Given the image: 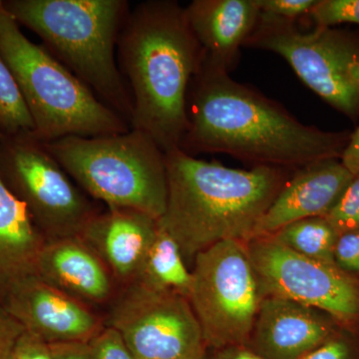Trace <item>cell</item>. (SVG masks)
I'll use <instances>...</instances> for the list:
<instances>
[{
    "label": "cell",
    "instance_id": "6da1fadb",
    "mask_svg": "<svg viewBox=\"0 0 359 359\" xmlns=\"http://www.w3.org/2000/svg\"><path fill=\"white\" fill-rule=\"evenodd\" d=\"M188 130L180 149L188 155L224 153L252 167L299 170L340 159L351 133L299 122L280 104L231 79L203 55L187 97Z\"/></svg>",
    "mask_w": 359,
    "mask_h": 359
},
{
    "label": "cell",
    "instance_id": "7c38bea8",
    "mask_svg": "<svg viewBox=\"0 0 359 359\" xmlns=\"http://www.w3.org/2000/svg\"><path fill=\"white\" fill-rule=\"evenodd\" d=\"M0 306L26 332L49 344H87L105 327L103 314L39 276L21 283Z\"/></svg>",
    "mask_w": 359,
    "mask_h": 359
},
{
    "label": "cell",
    "instance_id": "ffe728a7",
    "mask_svg": "<svg viewBox=\"0 0 359 359\" xmlns=\"http://www.w3.org/2000/svg\"><path fill=\"white\" fill-rule=\"evenodd\" d=\"M271 236L302 256L335 264L334 248L339 235L325 217L294 222Z\"/></svg>",
    "mask_w": 359,
    "mask_h": 359
},
{
    "label": "cell",
    "instance_id": "484cf974",
    "mask_svg": "<svg viewBox=\"0 0 359 359\" xmlns=\"http://www.w3.org/2000/svg\"><path fill=\"white\" fill-rule=\"evenodd\" d=\"M334 263L346 273H359V231L340 233L334 248Z\"/></svg>",
    "mask_w": 359,
    "mask_h": 359
},
{
    "label": "cell",
    "instance_id": "7a4b0ae2",
    "mask_svg": "<svg viewBox=\"0 0 359 359\" xmlns=\"http://www.w3.org/2000/svg\"><path fill=\"white\" fill-rule=\"evenodd\" d=\"M117 62L131 94V129L147 134L166 154L187 130V97L202 61L185 7L149 0L130 8L117 41Z\"/></svg>",
    "mask_w": 359,
    "mask_h": 359
},
{
    "label": "cell",
    "instance_id": "d6a6232c",
    "mask_svg": "<svg viewBox=\"0 0 359 359\" xmlns=\"http://www.w3.org/2000/svg\"><path fill=\"white\" fill-rule=\"evenodd\" d=\"M0 137H1V133H0Z\"/></svg>",
    "mask_w": 359,
    "mask_h": 359
},
{
    "label": "cell",
    "instance_id": "f1b7e54d",
    "mask_svg": "<svg viewBox=\"0 0 359 359\" xmlns=\"http://www.w3.org/2000/svg\"><path fill=\"white\" fill-rule=\"evenodd\" d=\"M25 332L13 316L0 306V359H8L14 344Z\"/></svg>",
    "mask_w": 359,
    "mask_h": 359
},
{
    "label": "cell",
    "instance_id": "3957f363",
    "mask_svg": "<svg viewBox=\"0 0 359 359\" xmlns=\"http://www.w3.org/2000/svg\"><path fill=\"white\" fill-rule=\"evenodd\" d=\"M167 201L160 228L178 244L189 268L203 250L224 241L252 240L259 219L290 179V170L224 167L166 153Z\"/></svg>",
    "mask_w": 359,
    "mask_h": 359
},
{
    "label": "cell",
    "instance_id": "4316f807",
    "mask_svg": "<svg viewBox=\"0 0 359 359\" xmlns=\"http://www.w3.org/2000/svg\"><path fill=\"white\" fill-rule=\"evenodd\" d=\"M299 359H358V353L351 341L334 334Z\"/></svg>",
    "mask_w": 359,
    "mask_h": 359
},
{
    "label": "cell",
    "instance_id": "8992f818",
    "mask_svg": "<svg viewBox=\"0 0 359 359\" xmlns=\"http://www.w3.org/2000/svg\"><path fill=\"white\" fill-rule=\"evenodd\" d=\"M43 144L92 199L157 219L164 214L166 155L147 134L131 129L105 136L63 137Z\"/></svg>",
    "mask_w": 359,
    "mask_h": 359
},
{
    "label": "cell",
    "instance_id": "5bb4252c",
    "mask_svg": "<svg viewBox=\"0 0 359 359\" xmlns=\"http://www.w3.org/2000/svg\"><path fill=\"white\" fill-rule=\"evenodd\" d=\"M353 178L340 159L318 161L295 170L259 219L252 238L273 235L301 219L327 216Z\"/></svg>",
    "mask_w": 359,
    "mask_h": 359
},
{
    "label": "cell",
    "instance_id": "30bf717a",
    "mask_svg": "<svg viewBox=\"0 0 359 359\" xmlns=\"http://www.w3.org/2000/svg\"><path fill=\"white\" fill-rule=\"evenodd\" d=\"M105 311L106 327L122 335L137 359H204V334L183 295L132 283L119 287Z\"/></svg>",
    "mask_w": 359,
    "mask_h": 359
},
{
    "label": "cell",
    "instance_id": "5b68a950",
    "mask_svg": "<svg viewBox=\"0 0 359 359\" xmlns=\"http://www.w3.org/2000/svg\"><path fill=\"white\" fill-rule=\"evenodd\" d=\"M0 54L13 73L34 123L33 136L46 143L67 136L126 133L129 123L108 107L43 45L30 41L0 0Z\"/></svg>",
    "mask_w": 359,
    "mask_h": 359
},
{
    "label": "cell",
    "instance_id": "ba28073f",
    "mask_svg": "<svg viewBox=\"0 0 359 359\" xmlns=\"http://www.w3.org/2000/svg\"><path fill=\"white\" fill-rule=\"evenodd\" d=\"M0 179L47 241L79 236L100 212L32 134H1Z\"/></svg>",
    "mask_w": 359,
    "mask_h": 359
},
{
    "label": "cell",
    "instance_id": "44dd1931",
    "mask_svg": "<svg viewBox=\"0 0 359 359\" xmlns=\"http://www.w3.org/2000/svg\"><path fill=\"white\" fill-rule=\"evenodd\" d=\"M34 123L18 83L0 54V133L33 134Z\"/></svg>",
    "mask_w": 359,
    "mask_h": 359
},
{
    "label": "cell",
    "instance_id": "603a6c76",
    "mask_svg": "<svg viewBox=\"0 0 359 359\" xmlns=\"http://www.w3.org/2000/svg\"><path fill=\"white\" fill-rule=\"evenodd\" d=\"M325 219L339 233L359 231V175L346 187Z\"/></svg>",
    "mask_w": 359,
    "mask_h": 359
},
{
    "label": "cell",
    "instance_id": "f546056e",
    "mask_svg": "<svg viewBox=\"0 0 359 359\" xmlns=\"http://www.w3.org/2000/svg\"><path fill=\"white\" fill-rule=\"evenodd\" d=\"M204 359H263L248 344L208 348Z\"/></svg>",
    "mask_w": 359,
    "mask_h": 359
},
{
    "label": "cell",
    "instance_id": "e0dca14e",
    "mask_svg": "<svg viewBox=\"0 0 359 359\" xmlns=\"http://www.w3.org/2000/svg\"><path fill=\"white\" fill-rule=\"evenodd\" d=\"M185 9L205 57L230 72L261 15L257 0H194Z\"/></svg>",
    "mask_w": 359,
    "mask_h": 359
},
{
    "label": "cell",
    "instance_id": "4fadbf2b",
    "mask_svg": "<svg viewBox=\"0 0 359 359\" xmlns=\"http://www.w3.org/2000/svg\"><path fill=\"white\" fill-rule=\"evenodd\" d=\"M325 311L278 297H264L248 346L263 359H299L334 334Z\"/></svg>",
    "mask_w": 359,
    "mask_h": 359
},
{
    "label": "cell",
    "instance_id": "277c9868",
    "mask_svg": "<svg viewBox=\"0 0 359 359\" xmlns=\"http://www.w3.org/2000/svg\"><path fill=\"white\" fill-rule=\"evenodd\" d=\"M20 25L104 104L131 122L133 103L116 58L130 4L125 0H1Z\"/></svg>",
    "mask_w": 359,
    "mask_h": 359
},
{
    "label": "cell",
    "instance_id": "9a60e30c",
    "mask_svg": "<svg viewBox=\"0 0 359 359\" xmlns=\"http://www.w3.org/2000/svg\"><path fill=\"white\" fill-rule=\"evenodd\" d=\"M158 230V219L150 215L107 208L90 219L78 237L100 257L122 287L136 280Z\"/></svg>",
    "mask_w": 359,
    "mask_h": 359
},
{
    "label": "cell",
    "instance_id": "d6986e66",
    "mask_svg": "<svg viewBox=\"0 0 359 359\" xmlns=\"http://www.w3.org/2000/svg\"><path fill=\"white\" fill-rule=\"evenodd\" d=\"M133 283L188 299L192 271L182 256L176 241L160 226Z\"/></svg>",
    "mask_w": 359,
    "mask_h": 359
},
{
    "label": "cell",
    "instance_id": "83f0119b",
    "mask_svg": "<svg viewBox=\"0 0 359 359\" xmlns=\"http://www.w3.org/2000/svg\"><path fill=\"white\" fill-rule=\"evenodd\" d=\"M8 359H54V356L50 344L25 330L16 340Z\"/></svg>",
    "mask_w": 359,
    "mask_h": 359
},
{
    "label": "cell",
    "instance_id": "cb8c5ba5",
    "mask_svg": "<svg viewBox=\"0 0 359 359\" xmlns=\"http://www.w3.org/2000/svg\"><path fill=\"white\" fill-rule=\"evenodd\" d=\"M90 359H137L122 335L106 327L87 342Z\"/></svg>",
    "mask_w": 359,
    "mask_h": 359
},
{
    "label": "cell",
    "instance_id": "1f68e13d",
    "mask_svg": "<svg viewBox=\"0 0 359 359\" xmlns=\"http://www.w3.org/2000/svg\"><path fill=\"white\" fill-rule=\"evenodd\" d=\"M54 359H90L87 344L72 342V344H50Z\"/></svg>",
    "mask_w": 359,
    "mask_h": 359
},
{
    "label": "cell",
    "instance_id": "d4e9b609",
    "mask_svg": "<svg viewBox=\"0 0 359 359\" xmlns=\"http://www.w3.org/2000/svg\"><path fill=\"white\" fill-rule=\"evenodd\" d=\"M316 2L318 0H257L261 13L294 22L306 18Z\"/></svg>",
    "mask_w": 359,
    "mask_h": 359
},
{
    "label": "cell",
    "instance_id": "7402d4cb",
    "mask_svg": "<svg viewBox=\"0 0 359 359\" xmlns=\"http://www.w3.org/2000/svg\"><path fill=\"white\" fill-rule=\"evenodd\" d=\"M306 18L316 27L359 25V0H318Z\"/></svg>",
    "mask_w": 359,
    "mask_h": 359
},
{
    "label": "cell",
    "instance_id": "52a82bcc",
    "mask_svg": "<svg viewBox=\"0 0 359 359\" xmlns=\"http://www.w3.org/2000/svg\"><path fill=\"white\" fill-rule=\"evenodd\" d=\"M245 46L282 56L297 77L330 106L359 116V37L334 27L302 32L294 21L261 13Z\"/></svg>",
    "mask_w": 359,
    "mask_h": 359
},
{
    "label": "cell",
    "instance_id": "2e32d148",
    "mask_svg": "<svg viewBox=\"0 0 359 359\" xmlns=\"http://www.w3.org/2000/svg\"><path fill=\"white\" fill-rule=\"evenodd\" d=\"M37 276L96 311L107 308L119 290L105 264L78 236L47 241Z\"/></svg>",
    "mask_w": 359,
    "mask_h": 359
},
{
    "label": "cell",
    "instance_id": "ac0fdd59",
    "mask_svg": "<svg viewBox=\"0 0 359 359\" xmlns=\"http://www.w3.org/2000/svg\"><path fill=\"white\" fill-rule=\"evenodd\" d=\"M46 243L27 208L0 179V306L21 283L37 276Z\"/></svg>",
    "mask_w": 359,
    "mask_h": 359
},
{
    "label": "cell",
    "instance_id": "8fae6325",
    "mask_svg": "<svg viewBox=\"0 0 359 359\" xmlns=\"http://www.w3.org/2000/svg\"><path fill=\"white\" fill-rule=\"evenodd\" d=\"M262 295L325 311L334 320H359V283L335 264L302 256L273 236L245 243Z\"/></svg>",
    "mask_w": 359,
    "mask_h": 359
},
{
    "label": "cell",
    "instance_id": "9c48e42d",
    "mask_svg": "<svg viewBox=\"0 0 359 359\" xmlns=\"http://www.w3.org/2000/svg\"><path fill=\"white\" fill-rule=\"evenodd\" d=\"M188 299L208 348L249 341L263 295L245 243L224 241L194 259Z\"/></svg>",
    "mask_w": 359,
    "mask_h": 359
},
{
    "label": "cell",
    "instance_id": "4dcf8cb0",
    "mask_svg": "<svg viewBox=\"0 0 359 359\" xmlns=\"http://www.w3.org/2000/svg\"><path fill=\"white\" fill-rule=\"evenodd\" d=\"M340 162L353 176L359 175V126L351 133Z\"/></svg>",
    "mask_w": 359,
    "mask_h": 359
}]
</instances>
